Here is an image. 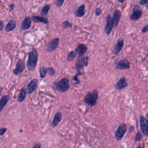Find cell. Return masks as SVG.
<instances>
[{
	"label": "cell",
	"instance_id": "cell-42",
	"mask_svg": "<svg viewBox=\"0 0 148 148\" xmlns=\"http://www.w3.org/2000/svg\"><path fill=\"white\" fill-rule=\"evenodd\" d=\"M1 53H0V60H1Z\"/></svg>",
	"mask_w": 148,
	"mask_h": 148
},
{
	"label": "cell",
	"instance_id": "cell-44",
	"mask_svg": "<svg viewBox=\"0 0 148 148\" xmlns=\"http://www.w3.org/2000/svg\"><path fill=\"white\" fill-rule=\"evenodd\" d=\"M131 148H134V147H131Z\"/></svg>",
	"mask_w": 148,
	"mask_h": 148
},
{
	"label": "cell",
	"instance_id": "cell-6",
	"mask_svg": "<svg viewBox=\"0 0 148 148\" xmlns=\"http://www.w3.org/2000/svg\"><path fill=\"white\" fill-rule=\"evenodd\" d=\"M130 68V62L127 59H123L114 63V68L118 70H124Z\"/></svg>",
	"mask_w": 148,
	"mask_h": 148
},
{
	"label": "cell",
	"instance_id": "cell-22",
	"mask_svg": "<svg viewBox=\"0 0 148 148\" xmlns=\"http://www.w3.org/2000/svg\"><path fill=\"white\" fill-rule=\"evenodd\" d=\"M9 100V97L8 95H3L0 99V112L3 109L5 106L7 104Z\"/></svg>",
	"mask_w": 148,
	"mask_h": 148
},
{
	"label": "cell",
	"instance_id": "cell-32",
	"mask_svg": "<svg viewBox=\"0 0 148 148\" xmlns=\"http://www.w3.org/2000/svg\"><path fill=\"white\" fill-rule=\"evenodd\" d=\"M147 31H148V24H147L146 25L143 27L142 29V33H146Z\"/></svg>",
	"mask_w": 148,
	"mask_h": 148
},
{
	"label": "cell",
	"instance_id": "cell-41",
	"mask_svg": "<svg viewBox=\"0 0 148 148\" xmlns=\"http://www.w3.org/2000/svg\"><path fill=\"white\" fill-rule=\"evenodd\" d=\"M146 119L148 120V113L146 114Z\"/></svg>",
	"mask_w": 148,
	"mask_h": 148
},
{
	"label": "cell",
	"instance_id": "cell-10",
	"mask_svg": "<svg viewBox=\"0 0 148 148\" xmlns=\"http://www.w3.org/2000/svg\"><path fill=\"white\" fill-rule=\"evenodd\" d=\"M24 69H25L24 62L23 61V60L19 59L16 63L15 69L13 70V73L15 75H18L20 73H22L24 70Z\"/></svg>",
	"mask_w": 148,
	"mask_h": 148
},
{
	"label": "cell",
	"instance_id": "cell-7",
	"mask_svg": "<svg viewBox=\"0 0 148 148\" xmlns=\"http://www.w3.org/2000/svg\"><path fill=\"white\" fill-rule=\"evenodd\" d=\"M142 14V9L139 7V5H136L133 7L132 13L130 16V20L132 21H137L139 20Z\"/></svg>",
	"mask_w": 148,
	"mask_h": 148
},
{
	"label": "cell",
	"instance_id": "cell-9",
	"mask_svg": "<svg viewBox=\"0 0 148 148\" xmlns=\"http://www.w3.org/2000/svg\"><path fill=\"white\" fill-rule=\"evenodd\" d=\"M59 44V38H56L53 39L51 41H50L46 45V51L47 52H51L53 50H55Z\"/></svg>",
	"mask_w": 148,
	"mask_h": 148
},
{
	"label": "cell",
	"instance_id": "cell-45",
	"mask_svg": "<svg viewBox=\"0 0 148 148\" xmlns=\"http://www.w3.org/2000/svg\"><path fill=\"white\" fill-rule=\"evenodd\" d=\"M147 63H148V61H147Z\"/></svg>",
	"mask_w": 148,
	"mask_h": 148
},
{
	"label": "cell",
	"instance_id": "cell-8",
	"mask_svg": "<svg viewBox=\"0 0 148 148\" xmlns=\"http://www.w3.org/2000/svg\"><path fill=\"white\" fill-rule=\"evenodd\" d=\"M139 124L142 133L145 135L148 136V120L146 117L141 116L139 119Z\"/></svg>",
	"mask_w": 148,
	"mask_h": 148
},
{
	"label": "cell",
	"instance_id": "cell-24",
	"mask_svg": "<svg viewBox=\"0 0 148 148\" xmlns=\"http://www.w3.org/2000/svg\"><path fill=\"white\" fill-rule=\"evenodd\" d=\"M39 76H40V77L43 79L44 77H46V75L48 73V72H49V69H48V68H46L45 67H40L39 68Z\"/></svg>",
	"mask_w": 148,
	"mask_h": 148
},
{
	"label": "cell",
	"instance_id": "cell-11",
	"mask_svg": "<svg viewBox=\"0 0 148 148\" xmlns=\"http://www.w3.org/2000/svg\"><path fill=\"white\" fill-rule=\"evenodd\" d=\"M38 85V80L34 79L28 83L26 86V91L28 94L32 93L37 88Z\"/></svg>",
	"mask_w": 148,
	"mask_h": 148
},
{
	"label": "cell",
	"instance_id": "cell-4",
	"mask_svg": "<svg viewBox=\"0 0 148 148\" xmlns=\"http://www.w3.org/2000/svg\"><path fill=\"white\" fill-rule=\"evenodd\" d=\"M88 61V58L87 56H82L77 60L75 66L76 68L77 73H79L80 75H82V73L80 72V70L83 69L85 66H87Z\"/></svg>",
	"mask_w": 148,
	"mask_h": 148
},
{
	"label": "cell",
	"instance_id": "cell-5",
	"mask_svg": "<svg viewBox=\"0 0 148 148\" xmlns=\"http://www.w3.org/2000/svg\"><path fill=\"white\" fill-rule=\"evenodd\" d=\"M127 131V127L125 123H121L114 132V137L117 140H121Z\"/></svg>",
	"mask_w": 148,
	"mask_h": 148
},
{
	"label": "cell",
	"instance_id": "cell-37",
	"mask_svg": "<svg viewBox=\"0 0 148 148\" xmlns=\"http://www.w3.org/2000/svg\"><path fill=\"white\" fill-rule=\"evenodd\" d=\"M3 28V23L2 21L0 20V31L2 30Z\"/></svg>",
	"mask_w": 148,
	"mask_h": 148
},
{
	"label": "cell",
	"instance_id": "cell-12",
	"mask_svg": "<svg viewBox=\"0 0 148 148\" xmlns=\"http://www.w3.org/2000/svg\"><path fill=\"white\" fill-rule=\"evenodd\" d=\"M106 23L104 28V31L106 35H110L112 32L113 25L112 22V18H111V16L110 14H108L106 16Z\"/></svg>",
	"mask_w": 148,
	"mask_h": 148
},
{
	"label": "cell",
	"instance_id": "cell-16",
	"mask_svg": "<svg viewBox=\"0 0 148 148\" xmlns=\"http://www.w3.org/2000/svg\"><path fill=\"white\" fill-rule=\"evenodd\" d=\"M121 18V12L119 9H116V10L114 12L112 18V22L113 27H116L120 21Z\"/></svg>",
	"mask_w": 148,
	"mask_h": 148
},
{
	"label": "cell",
	"instance_id": "cell-20",
	"mask_svg": "<svg viewBox=\"0 0 148 148\" xmlns=\"http://www.w3.org/2000/svg\"><path fill=\"white\" fill-rule=\"evenodd\" d=\"M32 21L36 23H41L44 24H48L49 20L47 18L42 16H33L31 17Z\"/></svg>",
	"mask_w": 148,
	"mask_h": 148
},
{
	"label": "cell",
	"instance_id": "cell-15",
	"mask_svg": "<svg viewBox=\"0 0 148 148\" xmlns=\"http://www.w3.org/2000/svg\"><path fill=\"white\" fill-rule=\"evenodd\" d=\"M123 46H124V40L123 39H119L114 46L113 50V54L115 55H117L122 50Z\"/></svg>",
	"mask_w": 148,
	"mask_h": 148
},
{
	"label": "cell",
	"instance_id": "cell-36",
	"mask_svg": "<svg viewBox=\"0 0 148 148\" xmlns=\"http://www.w3.org/2000/svg\"><path fill=\"white\" fill-rule=\"evenodd\" d=\"M13 7H14L13 3H10V4L9 5V11H12V10H13Z\"/></svg>",
	"mask_w": 148,
	"mask_h": 148
},
{
	"label": "cell",
	"instance_id": "cell-33",
	"mask_svg": "<svg viewBox=\"0 0 148 148\" xmlns=\"http://www.w3.org/2000/svg\"><path fill=\"white\" fill-rule=\"evenodd\" d=\"M7 129L6 128H0V136L1 135H3L5 132L6 131Z\"/></svg>",
	"mask_w": 148,
	"mask_h": 148
},
{
	"label": "cell",
	"instance_id": "cell-25",
	"mask_svg": "<svg viewBox=\"0 0 148 148\" xmlns=\"http://www.w3.org/2000/svg\"><path fill=\"white\" fill-rule=\"evenodd\" d=\"M50 8V5H46L45 6H44L42 8V9L40 10V14L42 16H44L47 15Z\"/></svg>",
	"mask_w": 148,
	"mask_h": 148
},
{
	"label": "cell",
	"instance_id": "cell-14",
	"mask_svg": "<svg viewBox=\"0 0 148 148\" xmlns=\"http://www.w3.org/2000/svg\"><path fill=\"white\" fill-rule=\"evenodd\" d=\"M32 23V19L30 17H25L21 23V29L27 30L31 27Z\"/></svg>",
	"mask_w": 148,
	"mask_h": 148
},
{
	"label": "cell",
	"instance_id": "cell-18",
	"mask_svg": "<svg viewBox=\"0 0 148 148\" xmlns=\"http://www.w3.org/2000/svg\"><path fill=\"white\" fill-rule=\"evenodd\" d=\"M74 14L77 17H82L85 14V5L82 4L80 5L75 11Z\"/></svg>",
	"mask_w": 148,
	"mask_h": 148
},
{
	"label": "cell",
	"instance_id": "cell-28",
	"mask_svg": "<svg viewBox=\"0 0 148 148\" xmlns=\"http://www.w3.org/2000/svg\"><path fill=\"white\" fill-rule=\"evenodd\" d=\"M142 138V134H140V132L138 131L135 135V142H138V141H139L141 140V139Z\"/></svg>",
	"mask_w": 148,
	"mask_h": 148
},
{
	"label": "cell",
	"instance_id": "cell-13",
	"mask_svg": "<svg viewBox=\"0 0 148 148\" xmlns=\"http://www.w3.org/2000/svg\"><path fill=\"white\" fill-rule=\"evenodd\" d=\"M128 86V83L125 77H121L119 81L115 84L114 87L118 90H121Z\"/></svg>",
	"mask_w": 148,
	"mask_h": 148
},
{
	"label": "cell",
	"instance_id": "cell-19",
	"mask_svg": "<svg viewBox=\"0 0 148 148\" xmlns=\"http://www.w3.org/2000/svg\"><path fill=\"white\" fill-rule=\"evenodd\" d=\"M61 119H62V114L61 112H57L54 117H53V119L52 120V123H51V126L54 127H56L58 124L61 121Z\"/></svg>",
	"mask_w": 148,
	"mask_h": 148
},
{
	"label": "cell",
	"instance_id": "cell-23",
	"mask_svg": "<svg viewBox=\"0 0 148 148\" xmlns=\"http://www.w3.org/2000/svg\"><path fill=\"white\" fill-rule=\"evenodd\" d=\"M26 90L24 88H21V90H20V94L18 97V98H17V101L19 102H21L22 101H23L25 98V96H26Z\"/></svg>",
	"mask_w": 148,
	"mask_h": 148
},
{
	"label": "cell",
	"instance_id": "cell-29",
	"mask_svg": "<svg viewBox=\"0 0 148 148\" xmlns=\"http://www.w3.org/2000/svg\"><path fill=\"white\" fill-rule=\"evenodd\" d=\"M65 0H56L55 2V4L57 7H61L64 2Z\"/></svg>",
	"mask_w": 148,
	"mask_h": 148
},
{
	"label": "cell",
	"instance_id": "cell-31",
	"mask_svg": "<svg viewBox=\"0 0 148 148\" xmlns=\"http://www.w3.org/2000/svg\"><path fill=\"white\" fill-rule=\"evenodd\" d=\"M95 15H96L97 16H100L101 14V9H100V8H96L95 11Z\"/></svg>",
	"mask_w": 148,
	"mask_h": 148
},
{
	"label": "cell",
	"instance_id": "cell-26",
	"mask_svg": "<svg viewBox=\"0 0 148 148\" xmlns=\"http://www.w3.org/2000/svg\"><path fill=\"white\" fill-rule=\"evenodd\" d=\"M76 54H77V53L75 51H70L67 56V60L68 61H71L76 57Z\"/></svg>",
	"mask_w": 148,
	"mask_h": 148
},
{
	"label": "cell",
	"instance_id": "cell-30",
	"mask_svg": "<svg viewBox=\"0 0 148 148\" xmlns=\"http://www.w3.org/2000/svg\"><path fill=\"white\" fill-rule=\"evenodd\" d=\"M48 69H49L48 73L50 76H53L55 74V71L53 68L49 67V68H48Z\"/></svg>",
	"mask_w": 148,
	"mask_h": 148
},
{
	"label": "cell",
	"instance_id": "cell-43",
	"mask_svg": "<svg viewBox=\"0 0 148 148\" xmlns=\"http://www.w3.org/2000/svg\"><path fill=\"white\" fill-rule=\"evenodd\" d=\"M24 1H29V0H24Z\"/></svg>",
	"mask_w": 148,
	"mask_h": 148
},
{
	"label": "cell",
	"instance_id": "cell-3",
	"mask_svg": "<svg viewBox=\"0 0 148 148\" xmlns=\"http://www.w3.org/2000/svg\"><path fill=\"white\" fill-rule=\"evenodd\" d=\"M98 98V91L97 90H94L92 92H88L84 98V102L90 106H94L97 103Z\"/></svg>",
	"mask_w": 148,
	"mask_h": 148
},
{
	"label": "cell",
	"instance_id": "cell-34",
	"mask_svg": "<svg viewBox=\"0 0 148 148\" xmlns=\"http://www.w3.org/2000/svg\"><path fill=\"white\" fill-rule=\"evenodd\" d=\"M139 4L141 5L148 4V0H140Z\"/></svg>",
	"mask_w": 148,
	"mask_h": 148
},
{
	"label": "cell",
	"instance_id": "cell-38",
	"mask_svg": "<svg viewBox=\"0 0 148 148\" xmlns=\"http://www.w3.org/2000/svg\"><path fill=\"white\" fill-rule=\"evenodd\" d=\"M138 148H145V144L144 143H141L140 145H139Z\"/></svg>",
	"mask_w": 148,
	"mask_h": 148
},
{
	"label": "cell",
	"instance_id": "cell-2",
	"mask_svg": "<svg viewBox=\"0 0 148 148\" xmlns=\"http://www.w3.org/2000/svg\"><path fill=\"white\" fill-rule=\"evenodd\" d=\"M53 88L58 92H65L70 88L69 80L68 78L64 77L58 82H54L53 83Z\"/></svg>",
	"mask_w": 148,
	"mask_h": 148
},
{
	"label": "cell",
	"instance_id": "cell-1",
	"mask_svg": "<svg viewBox=\"0 0 148 148\" xmlns=\"http://www.w3.org/2000/svg\"><path fill=\"white\" fill-rule=\"evenodd\" d=\"M38 60V53L34 48L28 53V57L27 61L26 66L28 71H33L35 70Z\"/></svg>",
	"mask_w": 148,
	"mask_h": 148
},
{
	"label": "cell",
	"instance_id": "cell-35",
	"mask_svg": "<svg viewBox=\"0 0 148 148\" xmlns=\"http://www.w3.org/2000/svg\"><path fill=\"white\" fill-rule=\"evenodd\" d=\"M32 148H41V144L39 143H38L36 144H35Z\"/></svg>",
	"mask_w": 148,
	"mask_h": 148
},
{
	"label": "cell",
	"instance_id": "cell-17",
	"mask_svg": "<svg viewBox=\"0 0 148 148\" xmlns=\"http://www.w3.org/2000/svg\"><path fill=\"white\" fill-rule=\"evenodd\" d=\"M87 50V47L86 45L82 43H80L75 49V51L77 53L79 57L83 56Z\"/></svg>",
	"mask_w": 148,
	"mask_h": 148
},
{
	"label": "cell",
	"instance_id": "cell-27",
	"mask_svg": "<svg viewBox=\"0 0 148 148\" xmlns=\"http://www.w3.org/2000/svg\"><path fill=\"white\" fill-rule=\"evenodd\" d=\"M62 27L63 29H66V28L72 27V24L68 20H66L62 23Z\"/></svg>",
	"mask_w": 148,
	"mask_h": 148
},
{
	"label": "cell",
	"instance_id": "cell-39",
	"mask_svg": "<svg viewBox=\"0 0 148 148\" xmlns=\"http://www.w3.org/2000/svg\"><path fill=\"white\" fill-rule=\"evenodd\" d=\"M119 3H123L125 0H117Z\"/></svg>",
	"mask_w": 148,
	"mask_h": 148
},
{
	"label": "cell",
	"instance_id": "cell-21",
	"mask_svg": "<svg viewBox=\"0 0 148 148\" xmlns=\"http://www.w3.org/2000/svg\"><path fill=\"white\" fill-rule=\"evenodd\" d=\"M16 21L14 20H10L8 21L5 27V30L6 32H10L16 28Z\"/></svg>",
	"mask_w": 148,
	"mask_h": 148
},
{
	"label": "cell",
	"instance_id": "cell-40",
	"mask_svg": "<svg viewBox=\"0 0 148 148\" xmlns=\"http://www.w3.org/2000/svg\"><path fill=\"white\" fill-rule=\"evenodd\" d=\"M2 88L0 86V94H1V92H2Z\"/></svg>",
	"mask_w": 148,
	"mask_h": 148
}]
</instances>
